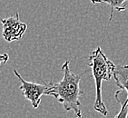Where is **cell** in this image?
<instances>
[{
	"label": "cell",
	"mask_w": 128,
	"mask_h": 118,
	"mask_svg": "<svg viewBox=\"0 0 128 118\" xmlns=\"http://www.w3.org/2000/svg\"><path fill=\"white\" fill-rule=\"evenodd\" d=\"M70 62L66 61L62 66L64 77L58 83L51 81V86L46 96H54L57 101L64 106L67 112L73 111L76 118L82 117L80 96L84 94V92L80 89V81L82 76L87 73L73 74L69 67Z\"/></svg>",
	"instance_id": "cell-1"
},
{
	"label": "cell",
	"mask_w": 128,
	"mask_h": 118,
	"mask_svg": "<svg viewBox=\"0 0 128 118\" xmlns=\"http://www.w3.org/2000/svg\"><path fill=\"white\" fill-rule=\"evenodd\" d=\"M89 66L92 69V74L96 83V94L94 108L104 116H107L108 111L102 97V86L104 81L109 82L113 79L116 66L111 60L106 57L101 47H97L94 51L92 52L89 56Z\"/></svg>",
	"instance_id": "cell-2"
},
{
	"label": "cell",
	"mask_w": 128,
	"mask_h": 118,
	"mask_svg": "<svg viewBox=\"0 0 128 118\" xmlns=\"http://www.w3.org/2000/svg\"><path fill=\"white\" fill-rule=\"evenodd\" d=\"M14 73L21 83L20 90L22 91L23 96H25L28 101H30L34 108H37L39 106L40 103H41L42 96L44 94H46V93L50 89L51 81L48 84H46V83L36 84L34 82H28L25 80L16 69L14 70Z\"/></svg>",
	"instance_id": "cell-3"
},
{
	"label": "cell",
	"mask_w": 128,
	"mask_h": 118,
	"mask_svg": "<svg viewBox=\"0 0 128 118\" xmlns=\"http://www.w3.org/2000/svg\"><path fill=\"white\" fill-rule=\"evenodd\" d=\"M0 22L3 26L2 36L8 43L20 40L26 32L27 26L20 20L18 13H16L15 16L1 19Z\"/></svg>",
	"instance_id": "cell-4"
},
{
	"label": "cell",
	"mask_w": 128,
	"mask_h": 118,
	"mask_svg": "<svg viewBox=\"0 0 128 118\" xmlns=\"http://www.w3.org/2000/svg\"><path fill=\"white\" fill-rule=\"evenodd\" d=\"M114 79L116 83V86L123 92H126L127 97L126 101H128V66H116Z\"/></svg>",
	"instance_id": "cell-5"
},
{
	"label": "cell",
	"mask_w": 128,
	"mask_h": 118,
	"mask_svg": "<svg viewBox=\"0 0 128 118\" xmlns=\"http://www.w3.org/2000/svg\"><path fill=\"white\" fill-rule=\"evenodd\" d=\"M93 4H98V3H104L110 6L111 8V14H110V19L111 22L114 17V11L122 12L124 11L126 6H128V0H91Z\"/></svg>",
	"instance_id": "cell-6"
},
{
	"label": "cell",
	"mask_w": 128,
	"mask_h": 118,
	"mask_svg": "<svg viewBox=\"0 0 128 118\" xmlns=\"http://www.w3.org/2000/svg\"><path fill=\"white\" fill-rule=\"evenodd\" d=\"M114 118H128V101H124L122 104V109Z\"/></svg>",
	"instance_id": "cell-7"
},
{
	"label": "cell",
	"mask_w": 128,
	"mask_h": 118,
	"mask_svg": "<svg viewBox=\"0 0 128 118\" xmlns=\"http://www.w3.org/2000/svg\"><path fill=\"white\" fill-rule=\"evenodd\" d=\"M9 59V56L8 54H0V66L2 64H6Z\"/></svg>",
	"instance_id": "cell-8"
}]
</instances>
